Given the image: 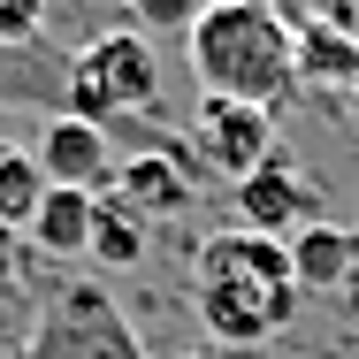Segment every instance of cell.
I'll use <instances>...</instances> for the list:
<instances>
[{
  "label": "cell",
  "mask_w": 359,
  "mask_h": 359,
  "mask_svg": "<svg viewBox=\"0 0 359 359\" xmlns=\"http://www.w3.org/2000/svg\"><path fill=\"white\" fill-rule=\"evenodd\" d=\"M298 306H306V283L290 268L283 237H260V229L199 237V252H191V313H199V329L222 352H260V344L290 337Z\"/></svg>",
  "instance_id": "1"
},
{
  "label": "cell",
  "mask_w": 359,
  "mask_h": 359,
  "mask_svg": "<svg viewBox=\"0 0 359 359\" xmlns=\"http://www.w3.org/2000/svg\"><path fill=\"white\" fill-rule=\"evenodd\" d=\"M184 62L207 100L276 107L298 92V23L268 0H207L184 31Z\"/></svg>",
  "instance_id": "2"
},
{
  "label": "cell",
  "mask_w": 359,
  "mask_h": 359,
  "mask_svg": "<svg viewBox=\"0 0 359 359\" xmlns=\"http://www.w3.org/2000/svg\"><path fill=\"white\" fill-rule=\"evenodd\" d=\"M62 100H69V115L100 123V130L130 123V115H153V100H161V54H153V39L138 23L84 39L69 54V69H62Z\"/></svg>",
  "instance_id": "3"
},
{
  "label": "cell",
  "mask_w": 359,
  "mask_h": 359,
  "mask_svg": "<svg viewBox=\"0 0 359 359\" xmlns=\"http://www.w3.org/2000/svg\"><path fill=\"white\" fill-rule=\"evenodd\" d=\"M23 359H145V344L107 283H54L23 329Z\"/></svg>",
  "instance_id": "4"
},
{
  "label": "cell",
  "mask_w": 359,
  "mask_h": 359,
  "mask_svg": "<svg viewBox=\"0 0 359 359\" xmlns=\"http://www.w3.org/2000/svg\"><path fill=\"white\" fill-rule=\"evenodd\" d=\"M191 145L215 176H252L268 153H276V107H252V100H199L191 115Z\"/></svg>",
  "instance_id": "5"
},
{
  "label": "cell",
  "mask_w": 359,
  "mask_h": 359,
  "mask_svg": "<svg viewBox=\"0 0 359 359\" xmlns=\"http://www.w3.org/2000/svg\"><path fill=\"white\" fill-rule=\"evenodd\" d=\"M229 199H237V229H260V237H290L298 222H321V191L290 153H268L252 176H237Z\"/></svg>",
  "instance_id": "6"
},
{
  "label": "cell",
  "mask_w": 359,
  "mask_h": 359,
  "mask_svg": "<svg viewBox=\"0 0 359 359\" xmlns=\"http://www.w3.org/2000/svg\"><path fill=\"white\" fill-rule=\"evenodd\" d=\"M39 168H46V184H69V191H107L115 184V138L100 130V123H84V115H46V130H39Z\"/></svg>",
  "instance_id": "7"
},
{
  "label": "cell",
  "mask_w": 359,
  "mask_h": 359,
  "mask_svg": "<svg viewBox=\"0 0 359 359\" xmlns=\"http://www.w3.org/2000/svg\"><path fill=\"white\" fill-rule=\"evenodd\" d=\"M115 199L138 207L145 222H168V215H191L199 184H191V168H176L168 145H145V153H123L115 161Z\"/></svg>",
  "instance_id": "8"
},
{
  "label": "cell",
  "mask_w": 359,
  "mask_h": 359,
  "mask_svg": "<svg viewBox=\"0 0 359 359\" xmlns=\"http://www.w3.org/2000/svg\"><path fill=\"white\" fill-rule=\"evenodd\" d=\"M283 245H290V268H298L306 290H352V268H359L352 222H298Z\"/></svg>",
  "instance_id": "9"
},
{
  "label": "cell",
  "mask_w": 359,
  "mask_h": 359,
  "mask_svg": "<svg viewBox=\"0 0 359 359\" xmlns=\"http://www.w3.org/2000/svg\"><path fill=\"white\" fill-rule=\"evenodd\" d=\"M92 215H100V191H69V184H46L39 215H31V252L39 260H84L92 245Z\"/></svg>",
  "instance_id": "10"
},
{
  "label": "cell",
  "mask_w": 359,
  "mask_h": 359,
  "mask_svg": "<svg viewBox=\"0 0 359 359\" xmlns=\"http://www.w3.org/2000/svg\"><path fill=\"white\" fill-rule=\"evenodd\" d=\"M145 245H153V222H145L138 207H123V199H100L84 260L107 268V276H138V268H145Z\"/></svg>",
  "instance_id": "11"
},
{
  "label": "cell",
  "mask_w": 359,
  "mask_h": 359,
  "mask_svg": "<svg viewBox=\"0 0 359 359\" xmlns=\"http://www.w3.org/2000/svg\"><path fill=\"white\" fill-rule=\"evenodd\" d=\"M39 199H46V168H39V153L15 145V138H0V229H31Z\"/></svg>",
  "instance_id": "12"
},
{
  "label": "cell",
  "mask_w": 359,
  "mask_h": 359,
  "mask_svg": "<svg viewBox=\"0 0 359 359\" xmlns=\"http://www.w3.org/2000/svg\"><path fill=\"white\" fill-rule=\"evenodd\" d=\"M46 15H54V0H0V54L31 46L46 31Z\"/></svg>",
  "instance_id": "13"
},
{
  "label": "cell",
  "mask_w": 359,
  "mask_h": 359,
  "mask_svg": "<svg viewBox=\"0 0 359 359\" xmlns=\"http://www.w3.org/2000/svg\"><path fill=\"white\" fill-rule=\"evenodd\" d=\"M199 8H207V0H130V23H138L145 39H153V31H191Z\"/></svg>",
  "instance_id": "14"
},
{
  "label": "cell",
  "mask_w": 359,
  "mask_h": 359,
  "mask_svg": "<svg viewBox=\"0 0 359 359\" xmlns=\"http://www.w3.org/2000/svg\"><path fill=\"white\" fill-rule=\"evenodd\" d=\"M313 23H329V31H344V39H359V0H298Z\"/></svg>",
  "instance_id": "15"
},
{
  "label": "cell",
  "mask_w": 359,
  "mask_h": 359,
  "mask_svg": "<svg viewBox=\"0 0 359 359\" xmlns=\"http://www.w3.org/2000/svg\"><path fill=\"white\" fill-rule=\"evenodd\" d=\"M23 260H31V237L23 229H0V290L23 283Z\"/></svg>",
  "instance_id": "16"
},
{
  "label": "cell",
  "mask_w": 359,
  "mask_h": 359,
  "mask_svg": "<svg viewBox=\"0 0 359 359\" xmlns=\"http://www.w3.org/2000/svg\"><path fill=\"white\" fill-rule=\"evenodd\" d=\"M176 359H252V352H222V344H207V352H176Z\"/></svg>",
  "instance_id": "17"
},
{
  "label": "cell",
  "mask_w": 359,
  "mask_h": 359,
  "mask_svg": "<svg viewBox=\"0 0 359 359\" xmlns=\"http://www.w3.org/2000/svg\"><path fill=\"white\" fill-rule=\"evenodd\" d=\"M352 359H359V352H352Z\"/></svg>",
  "instance_id": "18"
}]
</instances>
